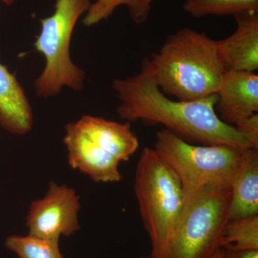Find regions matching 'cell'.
<instances>
[{
	"instance_id": "1",
	"label": "cell",
	"mask_w": 258,
	"mask_h": 258,
	"mask_svg": "<svg viewBox=\"0 0 258 258\" xmlns=\"http://www.w3.org/2000/svg\"><path fill=\"white\" fill-rule=\"evenodd\" d=\"M112 88L120 101L117 113L128 123L162 125L191 144L252 148L235 126L219 118L215 109L217 93L193 101L171 99L161 91L148 57L142 59L138 74L115 79Z\"/></svg>"
},
{
	"instance_id": "2",
	"label": "cell",
	"mask_w": 258,
	"mask_h": 258,
	"mask_svg": "<svg viewBox=\"0 0 258 258\" xmlns=\"http://www.w3.org/2000/svg\"><path fill=\"white\" fill-rule=\"evenodd\" d=\"M149 58L161 91L179 101L216 94L227 71L218 40L190 28L169 35L159 52Z\"/></svg>"
},
{
	"instance_id": "3",
	"label": "cell",
	"mask_w": 258,
	"mask_h": 258,
	"mask_svg": "<svg viewBox=\"0 0 258 258\" xmlns=\"http://www.w3.org/2000/svg\"><path fill=\"white\" fill-rule=\"evenodd\" d=\"M134 190L144 228L150 239V257L160 258L182 208V185L154 149L145 147L137 163Z\"/></svg>"
},
{
	"instance_id": "4",
	"label": "cell",
	"mask_w": 258,
	"mask_h": 258,
	"mask_svg": "<svg viewBox=\"0 0 258 258\" xmlns=\"http://www.w3.org/2000/svg\"><path fill=\"white\" fill-rule=\"evenodd\" d=\"M230 186L206 185L184 191L175 228L160 258H210L222 248Z\"/></svg>"
},
{
	"instance_id": "5",
	"label": "cell",
	"mask_w": 258,
	"mask_h": 258,
	"mask_svg": "<svg viewBox=\"0 0 258 258\" xmlns=\"http://www.w3.org/2000/svg\"><path fill=\"white\" fill-rule=\"evenodd\" d=\"M91 5V0H57L53 14L40 20L41 30L34 46L45 57V66L34 84L37 96H55L64 86L83 89L86 73L71 60L70 47L78 20Z\"/></svg>"
},
{
	"instance_id": "6",
	"label": "cell",
	"mask_w": 258,
	"mask_h": 258,
	"mask_svg": "<svg viewBox=\"0 0 258 258\" xmlns=\"http://www.w3.org/2000/svg\"><path fill=\"white\" fill-rule=\"evenodd\" d=\"M154 149L177 175L184 191L206 185L230 186L244 150L226 145H195L165 128L157 132Z\"/></svg>"
},
{
	"instance_id": "7",
	"label": "cell",
	"mask_w": 258,
	"mask_h": 258,
	"mask_svg": "<svg viewBox=\"0 0 258 258\" xmlns=\"http://www.w3.org/2000/svg\"><path fill=\"white\" fill-rule=\"evenodd\" d=\"M80 197L66 184L49 183L45 196L30 204L26 217L29 235L59 242L80 230Z\"/></svg>"
},
{
	"instance_id": "8",
	"label": "cell",
	"mask_w": 258,
	"mask_h": 258,
	"mask_svg": "<svg viewBox=\"0 0 258 258\" xmlns=\"http://www.w3.org/2000/svg\"><path fill=\"white\" fill-rule=\"evenodd\" d=\"M215 109L226 124L235 126L257 113L258 76L255 73L227 71L217 92Z\"/></svg>"
},
{
	"instance_id": "9",
	"label": "cell",
	"mask_w": 258,
	"mask_h": 258,
	"mask_svg": "<svg viewBox=\"0 0 258 258\" xmlns=\"http://www.w3.org/2000/svg\"><path fill=\"white\" fill-rule=\"evenodd\" d=\"M63 142L70 166L96 182H118L123 179L119 161L96 145L71 122L66 125Z\"/></svg>"
},
{
	"instance_id": "10",
	"label": "cell",
	"mask_w": 258,
	"mask_h": 258,
	"mask_svg": "<svg viewBox=\"0 0 258 258\" xmlns=\"http://www.w3.org/2000/svg\"><path fill=\"white\" fill-rule=\"evenodd\" d=\"M236 30L218 40L226 71L255 73L258 69V12L235 15Z\"/></svg>"
},
{
	"instance_id": "11",
	"label": "cell",
	"mask_w": 258,
	"mask_h": 258,
	"mask_svg": "<svg viewBox=\"0 0 258 258\" xmlns=\"http://www.w3.org/2000/svg\"><path fill=\"white\" fill-rule=\"evenodd\" d=\"M74 123L90 140L119 162L128 161L139 149L138 138L128 122L120 123L86 115Z\"/></svg>"
},
{
	"instance_id": "12",
	"label": "cell",
	"mask_w": 258,
	"mask_h": 258,
	"mask_svg": "<svg viewBox=\"0 0 258 258\" xmlns=\"http://www.w3.org/2000/svg\"><path fill=\"white\" fill-rule=\"evenodd\" d=\"M31 105L16 75L0 62V126L15 135L31 132Z\"/></svg>"
},
{
	"instance_id": "13",
	"label": "cell",
	"mask_w": 258,
	"mask_h": 258,
	"mask_svg": "<svg viewBox=\"0 0 258 258\" xmlns=\"http://www.w3.org/2000/svg\"><path fill=\"white\" fill-rule=\"evenodd\" d=\"M230 190L229 220L258 215V149H244Z\"/></svg>"
},
{
	"instance_id": "14",
	"label": "cell",
	"mask_w": 258,
	"mask_h": 258,
	"mask_svg": "<svg viewBox=\"0 0 258 258\" xmlns=\"http://www.w3.org/2000/svg\"><path fill=\"white\" fill-rule=\"evenodd\" d=\"M153 0H96L88 10L83 23L91 27L107 20L118 7L124 5L134 23L142 24L147 21L152 8Z\"/></svg>"
},
{
	"instance_id": "15",
	"label": "cell",
	"mask_w": 258,
	"mask_h": 258,
	"mask_svg": "<svg viewBox=\"0 0 258 258\" xmlns=\"http://www.w3.org/2000/svg\"><path fill=\"white\" fill-rule=\"evenodd\" d=\"M222 247L230 250H258V215L228 220Z\"/></svg>"
},
{
	"instance_id": "16",
	"label": "cell",
	"mask_w": 258,
	"mask_h": 258,
	"mask_svg": "<svg viewBox=\"0 0 258 258\" xmlns=\"http://www.w3.org/2000/svg\"><path fill=\"white\" fill-rule=\"evenodd\" d=\"M183 10L193 18L235 15L258 12V0H186Z\"/></svg>"
},
{
	"instance_id": "17",
	"label": "cell",
	"mask_w": 258,
	"mask_h": 258,
	"mask_svg": "<svg viewBox=\"0 0 258 258\" xmlns=\"http://www.w3.org/2000/svg\"><path fill=\"white\" fill-rule=\"evenodd\" d=\"M5 246L20 258H64L61 253L59 242L29 234L10 236L5 241Z\"/></svg>"
},
{
	"instance_id": "18",
	"label": "cell",
	"mask_w": 258,
	"mask_h": 258,
	"mask_svg": "<svg viewBox=\"0 0 258 258\" xmlns=\"http://www.w3.org/2000/svg\"><path fill=\"white\" fill-rule=\"evenodd\" d=\"M239 134H241L249 145L253 149H258V114L246 118L235 125Z\"/></svg>"
},
{
	"instance_id": "19",
	"label": "cell",
	"mask_w": 258,
	"mask_h": 258,
	"mask_svg": "<svg viewBox=\"0 0 258 258\" xmlns=\"http://www.w3.org/2000/svg\"><path fill=\"white\" fill-rule=\"evenodd\" d=\"M222 258H258V250H223Z\"/></svg>"
},
{
	"instance_id": "20",
	"label": "cell",
	"mask_w": 258,
	"mask_h": 258,
	"mask_svg": "<svg viewBox=\"0 0 258 258\" xmlns=\"http://www.w3.org/2000/svg\"><path fill=\"white\" fill-rule=\"evenodd\" d=\"M223 248H221L217 250L213 255L210 258H222V255H223Z\"/></svg>"
},
{
	"instance_id": "21",
	"label": "cell",
	"mask_w": 258,
	"mask_h": 258,
	"mask_svg": "<svg viewBox=\"0 0 258 258\" xmlns=\"http://www.w3.org/2000/svg\"><path fill=\"white\" fill-rule=\"evenodd\" d=\"M5 4L10 5L15 3V0H1Z\"/></svg>"
},
{
	"instance_id": "22",
	"label": "cell",
	"mask_w": 258,
	"mask_h": 258,
	"mask_svg": "<svg viewBox=\"0 0 258 258\" xmlns=\"http://www.w3.org/2000/svg\"><path fill=\"white\" fill-rule=\"evenodd\" d=\"M141 258H152L151 257H142Z\"/></svg>"
}]
</instances>
